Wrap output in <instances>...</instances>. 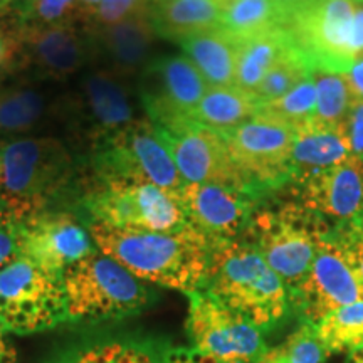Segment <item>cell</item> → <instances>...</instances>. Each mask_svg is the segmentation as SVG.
<instances>
[{
    "mask_svg": "<svg viewBox=\"0 0 363 363\" xmlns=\"http://www.w3.org/2000/svg\"><path fill=\"white\" fill-rule=\"evenodd\" d=\"M96 247L136 279L190 294L206 288L212 244L187 225L177 233L125 230L91 222Z\"/></svg>",
    "mask_w": 363,
    "mask_h": 363,
    "instance_id": "obj_1",
    "label": "cell"
},
{
    "mask_svg": "<svg viewBox=\"0 0 363 363\" xmlns=\"http://www.w3.org/2000/svg\"><path fill=\"white\" fill-rule=\"evenodd\" d=\"M74 179V157L56 136H22L0 147V207L19 220L49 211Z\"/></svg>",
    "mask_w": 363,
    "mask_h": 363,
    "instance_id": "obj_2",
    "label": "cell"
},
{
    "mask_svg": "<svg viewBox=\"0 0 363 363\" xmlns=\"http://www.w3.org/2000/svg\"><path fill=\"white\" fill-rule=\"evenodd\" d=\"M206 289L262 331L278 325L289 308V289L247 240L212 246Z\"/></svg>",
    "mask_w": 363,
    "mask_h": 363,
    "instance_id": "obj_3",
    "label": "cell"
},
{
    "mask_svg": "<svg viewBox=\"0 0 363 363\" xmlns=\"http://www.w3.org/2000/svg\"><path fill=\"white\" fill-rule=\"evenodd\" d=\"M67 321L121 320L142 311L150 301L143 281L99 249L62 274Z\"/></svg>",
    "mask_w": 363,
    "mask_h": 363,
    "instance_id": "obj_4",
    "label": "cell"
},
{
    "mask_svg": "<svg viewBox=\"0 0 363 363\" xmlns=\"http://www.w3.org/2000/svg\"><path fill=\"white\" fill-rule=\"evenodd\" d=\"M83 206L91 222L113 229L177 233L189 225L179 192L145 180L93 179Z\"/></svg>",
    "mask_w": 363,
    "mask_h": 363,
    "instance_id": "obj_5",
    "label": "cell"
},
{
    "mask_svg": "<svg viewBox=\"0 0 363 363\" xmlns=\"http://www.w3.org/2000/svg\"><path fill=\"white\" fill-rule=\"evenodd\" d=\"M246 233L286 288L294 293L315 259L320 240L326 238L325 220L298 202L262 208L251 216Z\"/></svg>",
    "mask_w": 363,
    "mask_h": 363,
    "instance_id": "obj_6",
    "label": "cell"
},
{
    "mask_svg": "<svg viewBox=\"0 0 363 363\" xmlns=\"http://www.w3.org/2000/svg\"><path fill=\"white\" fill-rule=\"evenodd\" d=\"M286 29L311 69L347 72L363 57V0H313Z\"/></svg>",
    "mask_w": 363,
    "mask_h": 363,
    "instance_id": "obj_7",
    "label": "cell"
},
{
    "mask_svg": "<svg viewBox=\"0 0 363 363\" xmlns=\"http://www.w3.org/2000/svg\"><path fill=\"white\" fill-rule=\"evenodd\" d=\"M67 321L65 281L26 257L0 269V326L6 333L33 335Z\"/></svg>",
    "mask_w": 363,
    "mask_h": 363,
    "instance_id": "obj_8",
    "label": "cell"
},
{
    "mask_svg": "<svg viewBox=\"0 0 363 363\" xmlns=\"http://www.w3.org/2000/svg\"><path fill=\"white\" fill-rule=\"evenodd\" d=\"M93 179L145 180L179 192L184 180L165 136L148 118H138L123 131L91 152Z\"/></svg>",
    "mask_w": 363,
    "mask_h": 363,
    "instance_id": "obj_9",
    "label": "cell"
},
{
    "mask_svg": "<svg viewBox=\"0 0 363 363\" xmlns=\"http://www.w3.org/2000/svg\"><path fill=\"white\" fill-rule=\"evenodd\" d=\"M61 115L91 152L138 120L128 81L104 67L86 72L61 103Z\"/></svg>",
    "mask_w": 363,
    "mask_h": 363,
    "instance_id": "obj_10",
    "label": "cell"
},
{
    "mask_svg": "<svg viewBox=\"0 0 363 363\" xmlns=\"http://www.w3.org/2000/svg\"><path fill=\"white\" fill-rule=\"evenodd\" d=\"M187 296L192 350L222 363H254L266 350L262 330L208 289Z\"/></svg>",
    "mask_w": 363,
    "mask_h": 363,
    "instance_id": "obj_11",
    "label": "cell"
},
{
    "mask_svg": "<svg viewBox=\"0 0 363 363\" xmlns=\"http://www.w3.org/2000/svg\"><path fill=\"white\" fill-rule=\"evenodd\" d=\"M229 152L254 192L291 179L294 128L278 118L257 111L251 120L225 135Z\"/></svg>",
    "mask_w": 363,
    "mask_h": 363,
    "instance_id": "obj_12",
    "label": "cell"
},
{
    "mask_svg": "<svg viewBox=\"0 0 363 363\" xmlns=\"http://www.w3.org/2000/svg\"><path fill=\"white\" fill-rule=\"evenodd\" d=\"M184 184H219L254 192L251 182L239 170L224 135L194 120L160 128Z\"/></svg>",
    "mask_w": 363,
    "mask_h": 363,
    "instance_id": "obj_13",
    "label": "cell"
},
{
    "mask_svg": "<svg viewBox=\"0 0 363 363\" xmlns=\"http://www.w3.org/2000/svg\"><path fill=\"white\" fill-rule=\"evenodd\" d=\"M208 86L184 54L152 59L140 74V96L158 128L192 120Z\"/></svg>",
    "mask_w": 363,
    "mask_h": 363,
    "instance_id": "obj_14",
    "label": "cell"
},
{
    "mask_svg": "<svg viewBox=\"0 0 363 363\" xmlns=\"http://www.w3.org/2000/svg\"><path fill=\"white\" fill-rule=\"evenodd\" d=\"M17 39L16 66L38 79L65 81L83 71L93 59L83 26H17Z\"/></svg>",
    "mask_w": 363,
    "mask_h": 363,
    "instance_id": "obj_15",
    "label": "cell"
},
{
    "mask_svg": "<svg viewBox=\"0 0 363 363\" xmlns=\"http://www.w3.org/2000/svg\"><path fill=\"white\" fill-rule=\"evenodd\" d=\"M96 249L89 229L69 212L45 211L22 220L19 256L54 274L62 276Z\"/></svg>",
    "mask_w": 363,
    "mask_h": 363,
    "instance_id": "obj_16",
    "label": "cell"
},
{
    "mask_svg": "<svg viewBox=\"0 0 363 363\" xmlns=\"http://www.w3.org/2000/svg\"><path fill=\"white\" fill-rule=\"evenodd\" d=\"M306 323L316 325L331 311L363 301V288L345 261L333 235H326L316 247L315 259L294 291Z\"/></svg>",
    "mask_w": 363,
    "mask_h": 363,
    "instance_id": "obj_17",
    "label": "cell"
},
{
    "mask_svg": "<svg viewBox=\"0 0 363 363\" xmlns=\"http://www.w3.org/2000/svg\"><path fill=\"white\" fill-rule=\"evenodd\" d=\"M187 224L214 246L238 239L252 216L254 195L219 184H184L179 190Z\"/></svg>",
    "mask_w": 363,
    "mask_h": 363,
    "instance_id": "obj_18",
    "label": "cell"
},
{
    "mask_svg": "<svg viewBox=\"0 0 363 363\" xmlns=\"http://www.w3.org/2000/svg\"><path fill=\"white\" fill-rule=\"evenodd\" d=\"M298 203L321 219L350 224L363 216V160L350 157L338 165L294 179Z\"/></svg>",
    "mask_w": 363,
    "mask_h": 363,
    "instance_id": "obj_19",
    "label": "cell"
},
{
    "mask_svg": "<svg viewBox=\"0 0 363 363\" xmlns=\"http://www.w3.org/2000/svg\"><path fill=\"white\" fill-rule=\"evenodd\" d=\"M88 30L93 56L101 59L104 69L116 72L121 78L142 74L152 62V51L155 45V27L152 17H133L118 24L94 27Z\"/></svg>",
    "mask_w": 363,
    "mask_h": 363,
    "instance_id": "obj_20",
    "label": "cell"
},
{
    "mask_svg": "<svg viewBox=\"0 0 363 363\" xmlns=\"http://www.w3.org/2000/svg\"><path fill=\"white\" fill-rule=\"evenodd\" d=\"M350 157L352 150L343 131L337 126L318 123L311 118L294 128L291 179L326 170Z\"/></svg>",
    "mask_w": 363,
    "mask_h": 363,
    "instance_id": "obj_21",
    "label": "cell"
},
{
    "mask_svg": "<svg viewBox=\"0 0 363 363\" xmlns=\"http://www.w3.org/2000/svg\"><path fill=\"white\" fill-rule=\"evenodd\" d=\"M61 115V101L54 103L48 91L33 83L0 86V136H19L34 131L52 116Z\"/></svg>",
    "mask_w": 363,
    "mask_h": 363,
    "instance_id": "obj_22",
    "label": "cell"
},
{
    "mask_svg": "<svg viewBox=\"0 0 363 363\" xmlns=\"http://www.w3.org/2000/svg\"><path fill=\"white\" fill-rule=\"evenodd\" d=\"M294 49L293 35L284 26L238 40L234 86L252 94L267 72Z\"/></svg>",
    "mask_w": 363,
    "mask_h": 363,
    "instance_id": "obj_23",
    "label": "cell"
},
{
    "mask_svg": "<svg viewBox=\"0 0 363 363\" xmlns=\"http://www.w3.org/2000/svg\"><path fill=\"white\" fill-rule=\"evenodd\" d=\"M182 54L201 72L208 88L234 86L238 39L222 27L182 40Z\"/></svg>",
    "mask_w": 363,
    "mask_h": 363,
    "instance_id": "obj_24",
    "label": "cell"
},
{
    "mask_svg": "<svg viewBox=\"0 0 363 363\" xmlns=\"http://www.w3.org/2000/svg\"><path fill=\"white\" fill-rule=\"evenodd\" d=\"M222 4L219 0H160L152 6V24L157 35L182 40L220 27Z\"/></svg>",
    "mask_w": 363,
    "mask_h": 363,
    "instance_id": "obj_25",
    "label": "cell"
},
{
    "mask_svg": "<svg viewBox=\"0 0 363 363\" xmlns=\"http://www.w3.org/2000/svg\"><path fill=\"white\" fill-rule=\"evenodd\" d=\"M257 110L259 101L254 94L235 86H220L206 91L199 106L195 108L192 120L225 136L251 120Z\"/></svg>",
    "mask_w": 363,
    "mask_h": 363,
    "instance_id": "obj_26",
    "label": "cell"
},
{
    "mask_svg": "<svg viewBox=\"0 0 363 363\" xmlns=\"http://www.w3.org/2000/svg\"><path fill=\"white\" fill-rule=\"evenodd\" d=\"M284 26L281 12L271 0H238L222 11L220 27L235 39H247Z\"/></svg>",
    "mask_w": 363,
    "mask_h": 363,
    "instance_id": "obj_27",
    "label": "cell"
},
{
    "mask_svg": "<svg viewBox=\"0 0 363 363\" xmlns=\"http://www.w3.org/2000/svg\"><path fill=\"white\" fill-rule=\"evenodd\" d=\"M313 326H315L321 345L328 353L362 350L363 301L338 308Z\"/></svg>",
    "mask_w": 363,
    "mask_h": 363,
    "instance_id": "obj_28",
    "label": "cell"
},
{
    "mask_svg": "<svg viewBox=\"0 0 363 363\" xmlns=\"http://www.w3.org/2000/svg\"><path fill=\"white\" fill-rule=\"evenodd\" d=\"M311 78L316 89V108L313 120L321 125L340 128L353 99L347 74L315 67L311 69Z\"/></svg>",
    "mask_w": 363,
    "mask_h": 363,
    "instance_id": "obj_29",
    "label": "cell"
},
{
    "mask_svg": "<svg viewBox=\"0 0 363 363\" xmlns=\"http://www.w3.org/2000/svg\"><path fill=\"white\" fill-rule=\"evenodd\" d=\"M315 326L305 323L293 331L284 342L266 348L254 363H321L326 357Z\"/></svg>",
    "mask_w": 363,
    "mask_h": 363,
    "instance_id": "obj_30",
    "label": "cell"
},
{
    "mask_svg": "<svg viewBox=\"0 0 363 363\" xmlns=\"http://www.w3.org/2000/svg\"><path fill=\"white\" fill-rule=\"evenodd\" d=\"M310 62H308V59L296 48L267 72L264 79L261 81L252 94L256 96L259 104L274 101V99L289 93L293 88H296L306 78H310Z\"/></svg>",
    "mask_w": 363,
    "mask_h": 363,
    "instance_id": "obj_31",
    "label": "cell"
},
{
    "mask_svg": "<svg viewBox=\"0 0 363 363\" xmlns=\"http://www.w3.org/2000/svg\"><path fill=\"white\" fill-rule=\"evenodd\" d=\"M16 24L86 27V12L79 0H22Z\"/></svg>",
    "mask_w": 363,
    "mask_h": 363,
    "instance_id": "obj_32",
    "label": "cell"
},
{
    "mask_svg": "<svg viewBox=\"0 0 363 363\" xmlns=\"http://www.w3.org/2000/svg\"><path fill=\"white\" fill-rule=\"evenodd\" d=\"M315 108L316 89L310 74V78L299 83L296 88L286 93L284 96L274 99V101L259 104L257 111L267 113V115L278 118V120L296 128V126L306 123L308 120L315 116Z\"/></svg>",
    "mask_w": 363,
    "mask_h": 363,
    "instance_id": "obj_33",
    "label": "cell"
},
{
    "mask_svg": "<svg viewBox=\"0 0 363 363\" xmlns=\"http://www.w3.org/2000/svg\"><path fill=\"white\" fill-rule=\"evenodd\" d=\"M67 363H165L133 343H101L86 348Z\"/></svg>",
    "mask_w": 363,
    "mask_h": 363,
    "instance_id": "obj_34",
    "label": "cell"
},
{
    "mask_svg": "<svg viewBox=\"0 0 363 363\" xmlns=\"http://www.w3.org/2000/svg\"><path fill=\"white\" fill-rule=\"evenodd\" d=\"M152 6L153 0H103L86 29L118 24L133 17L150 16Z\"/></svg>",
    "mask_w": 363,
    "mask_h": 363,
    "instance_id": "obj_35",
    "label": "cell"
},
{
    "mask_svg": "<svg viewBox=\"0 0 363 363\" xmlns=\"http://www.w3.org/2000/svg\"><path fill=\"white\" fill-rule=\"evenodd\" d=\"M22 220L0 207V269L19 257Z\"/></svg>",
    "mask_w": 363,
    "mask_h": 363,
    "instance_id": "obj_36",
    "label": "cell"
},
{
    "mask_svg": "<svg viewBox=\"0 0 363 363\" xmlns=\"http://www.w3.org/2000/svg\"><path fill=\"white\" fill-rule=\"evenodd\" d=\"M345 138L350 145L352 155L363 160V99L353 96L343 123L340 125Z\"/></svg>",
    "mask_w": 363,
    "mask_h": 363,
    "instance_id": "obj_37",
    "label": "cell"
},
{
    "mask_svg": "<svg viewBox=\"0 0 363 363\" xmlns=\"http://www.w3.org/2000/svg\"><path fill=\"white\" fill-rule=\"evenodd\" d=\"M333 238L337 239L338 246L342 249L345 261H347V264L350 266L353 274H355L358 283H360L363 288V238L353 233L348 225L347 229H343L342 233L335 234Z\"/></svg>",
    "mask_w": 363,
    "mask_h": 363,
    "instance_id": "obj_38",
    "label": "cell"
},
{
    "mask_svg": "<svg viewBox=\"0 0 363 363\" xmlns=\"http://www.w3.org/2000/svg\"><path fill=\"white\" fill-rule=\"evenodd\" d=\"M19 52V39H17V26H6L0 22V74L11 71L17 65Z\"/></svg>",
    "mask_w": 363,
    "mask_h": 363,
    "instance_id": "obj_39",
    "label": "cell"
},
{
    "mask_svg": "<svg viewBox=\"0 0 363 363\" xmlns=\"http://www.w3.org/2000/svg\"><path fill=\"white\" fill-rule=\"evenodd\" d=\"M345 74H347L353 96L363 99V57L353 61Z\"/></svg>",
    "mask_w": 363,
    "mask_h": 363,
    "instance_id": "obj_40",
    "label": "cell"
},
{
    "mask_svg": "<svg viewBox=\"0 0 363 363\" xmlns=\"http://www.w3.org/2000/svg\"><path fill=\"white\" fill-rule=\"evenodd\" d=\"M271 2L281 12L284 24H288L298 12H301L306 6H310L313 0H271Z\"/></svg>",
    "mask_w": 363,
    "mask_h": 363,
    "instance_id": "obj_41",
    "label": "cell"
},
{
    "mask_svg": "<svg viewBox=\"0 0 363 363\" xmlns=\"http://www.w3.org/2000/svg\"><path fill=\"white\" fill-rule=\"evenodd\" d=\"M165 363H222L217 362L214 358L201 355L195 350H179L170 353L169 357L165 358Z\"/></svg>",
    "mask_w": 363,
    "mask_h": 363,
    "instance_id": "obj_42",
    "label": "cell"
},
{
    "mask_svg": "<svg viewBox=\"0 0 363 363\" xmlns=\"http://www.w3.org/2000/svg\"><path fill=\"white\" fill-rule=\"evenodd\" d=\"M0 363H16V348L4 330H0Z\"/></svg>",
    "mask_w": 363,
    "mask_h": 363,
    "instance_id": "obj_43",
    "label": "cell"
},
{
    "mask_svg": "<svg viewBox=\"0 0 363 363\" xmlns=\"http://www.w3.org/2000/svg\"><path fill=\"white\" fill-rule=\"evenodd\" d=\"M101 2H103V0H79V4L83 6L84 12H86V27L89 26L91 19H93V16L96 13L99 4H101ZM86 27H84V29H86Z\"/></svg>",
    "mask_w": 363,
    "mask_h": 363,
    "instance_id": "obj_44",
    "label": "cell"
},
{
    "mask_svg": "<svg viewBox=\"0 0 363 363\" xmlns=\"http://www.w3.org/2000/svg\"><path fill=\"white\" fill-rule=\"evenodd\" d=\"M350 229L355 233L357 235H360V238H363V216L358 217V219H355L353 222H350V224H347Z\"/></svg>",
    "mask_w": 363,
    "mask_h": 363,
    "instance_id": "obj_45",
    "label": "cell"
},
{
    "mask_svg": "<svg viewBox=\"0 0 363 363\" xmlns=\"http://www.w3.org/2000/svg\"><path fill=\"white\" fill-rule=\"evenodd\" d=\"M350 363H363V348H362V350L352 353Z\"/></svg>",
    "mask_w": 363,
    "mask_h": 363,
    "instance_id": "obj_46",
    "label": "cell"
},
{
    "mask_svg": "<svg viewBox=\"0 0 363 363\" xmlns=\"http://www.w3.org/2000/svg\"><path fill=\"white\" fill-rule=\"evenodd\" d=\"M13 2H16V0H0V12L6 11L7 7H11Z\"/></svg>",
    "mask_w": 363,
    "mask_h": 363,
    "instance_id": "obj_47",
    "label": "cell"
},
{
    "mask_svg": "<svg viewBox=\"0 0 363 363\" xmlns=\"http://www.w3.org/2000/svg\"><path fill=\"white\" fill-rule=\"evenodd\" d=\"M219 2L222 4V7H225V6H229V4H233V2H238V0H219Z\"/></svg>",
    "mask_w": 363,
    "mask_h": 363,
    "instance_id": "obj_48",
    "label": "cell"
},
{
    "mask_svg": "<svg viewBox=\"0 0 363 363\" xmlns=\"http://www.w3.org/2000/svg\"><path fill=\"white\" fill-rule=\"evenodd\" d=\"M153 2H160V0H153Z\"/></svg>",
    "mask_w": 363,
    "mask_h": 363,
    "instance_id": "obj_49",
    "label": "cell"
},
{
    "mask_svg": "<svg viewBox=\"0 0 363 363\" xmlns=\"http://www.w3.org/2000/svg\"><path fill=\"white\" fill-rule=\"evenodd\" d=\"M0 330H4V328H2V326H0Z\"/></svg>",
    "mask_w": 363,
    "mask_h": 363,
    "instance_id": "obj_50",
    "label": "cell"
}]
</instances>
